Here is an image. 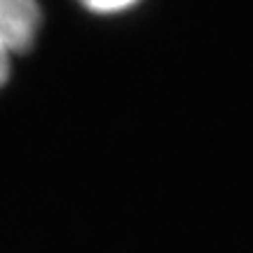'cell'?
I'll return each instance as SVG.
<instances>
[{
	"label": "cell",
	"instance_id": "1",
	"mask_svg": "<svg viewBox=\"0 0 253 253\" xmlns=\"http://www.w3.org/2000/svg\"><path fill=\"white\" fill-rule=\"evenodd\" d=\"M42 28L40 0H0V45L9 54L33 49Z\"/></svg>",
	"mask_w": 253,
	"mask_h": 253
},
{
	"label": "cell",
	"instance_id": "2",
	"mask_svg": "<svg viewBox=\"0 0 253 253\" xmlns=\"http://www.w3.org/2000/svg\"><path fill=\"white\" fill-rule=\"evenodd\" d=\"M82 9H87L91 14H103V17H113V14H122L136 7L141 0H75Z\"/></svg>",
	"mask_w": 253,
	"mask_h": 253
},
{
	"label": "cell",
	"instance_id": "3",
	"mask_svg": "<svg viewBox=\"0 0 253 253\" xmlns=\"http://www.w3.org/2000/svg\"><path fill=\"white\" fill-rule=\"evenodd\" d=\"M12 75V54L0 45V87H5Z\"/></svg>",
	"mask_w": 253,
	"mask_h": 253
}]
</instances>
